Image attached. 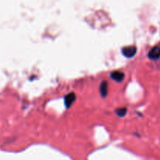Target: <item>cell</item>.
Returning <instances> with one entry per match:
<instances>
[{
	"label": "cell",
	"instance_id": "6da1fadb",
	"mask_svg": "<svg viewBox=\"0 0 160 160\" xmlns=\"http://www.w3.org/2000/svg\"><path fill=\"white\" fill-rule=\"evenodd\" d=\"M122 52L124 55L126 57L131 58L133 57L134 55L137 52V48L134 45H130V46H127L123 48L122 49Z\"/></svg>",
	"mask_w": 160,
	"mask_h": 160
},
{
	"label": "cell",
	"instance_id": "7a4b0ae2",
	"mask_svg": "<svg viewBox=\"0 0 160 160\" xmlns=\"http://www.w3.org/2000/svg\"><path fill=\"white\" fill-rule=\"evenodd\" d=\"M151 59H158L160 57V45H156L153 47L148 54Z\"/></svg>",
	"mask_w": 160,
	"mask_h": 160
},
{
	"label": "cell",
	"instance_id": "3957f363",
	"mask_svg": "<svg viewBox=\"0 0 160 160\" xmlns=\"http://www.w3.org/2000/svg\"><path fill=\"white\" fill-rule=\"evenodd\" d=\"M75 99H76V95L73 92H70V94L67 95L64 98V103L67 108H70L71 105L74 102Z\"/></svg>",
	"mask_w": 160,
	"mask_h": 160
},
{
	"label": "cell",
	"instance_id": "277c9868",
	"mask_svg": "<svg viewBox=\"0 0 160 160\" xmlns=\"http://www.w3.org/2000/svg\"><path fill=\"white\" fill-rule=\"evenodd\" d=\"M111 78H112L114 81L120 82L124 78V73L123 72L120 71V70H116V71H113L111 73Z\"/></svg>",
	"mask_w": 160,
	"mask_h": 160
},
{
	"label": "cell",
	"instance_id": "5b68a950",
	"mask_svg": "<svg viewBox=\"0 0 160 160\" xmlns=\"http://www.w3.org/2000/svg\"><path fill=\"white\" fill-rule=\"evenodd\" d=\"M100 93L102 97H106L108 93V82L106 81H103L100 84L99 88Z\"/></svg>",
	"mask_w": 160,
	"mask_h": 160
},
{
	"label": "cell",
	"instance_id": "8992f818",
	"mask_svg": "<svg viewBox=\"0 0 160 160\" xmlns=\"http://www.w3.org/2000/svg\"><path fill=\"white\" fill-rule=\"evenodd\" d=\"M116 112H117V115L120 116V117H124L127 113V108H120V109L116 110Z\"/></svg>",
	"mask_w": 160,
	"mask_h": 160
}]
</instances>
